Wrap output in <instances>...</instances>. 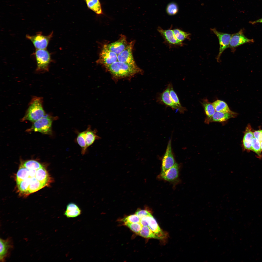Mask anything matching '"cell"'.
I'll list each match as a JSON object with an SVG mask.
<instances>
[{
	"label": "cell",
	"instance_id": "obj_1",
	"mask_svg": "<svg viewBox=\"0 0 262 262\" xmlns=\"http://www.w3.org/2000/svg\"><path fill=\"white\" fill-rule=\"evenodd\" d=\"M105 67L113 77L118 78L129 77L143 72L137 65H132L118 61Z\"/></svg>",
	"mask_w": 262,
	"mask_h": 262
},
{
	"label": "cell",
	"instance_id": "obj_2",
	"mask_svg": "<svg viewBox=\"0 0 262 262\" xmlns=\"http://www.w3.org/2000/svg\"><path fill=\"white\" fill-rule=\"evenodd\" d=\"M43 99L41 97H33L23 118L34 122L46 115L43 106Z\"/></svg>",
	"mask_w": 262,
	"mask_h": 262
},
{
	"label": "cell",
	"instance_id": "obj_3",
	"mask_svg": "<svg viewBox=\"0 0 262 262\" xmlns=\"http://www.w3.org/2000/svg\"><path fill=\"white\" fill-rule=\"evenodd\" d=\"M37 72L42 73L48 71L51 61L50 54L46 49H36L34 53Z\"/></svg>",
	"mask_w": 262,
	"mask_h": 262
},
{
	"label": "cell",
	"instance_id": "obj_4",
	"mask_svg": "<svg viewBox=\"0 0 262 262\" xmlns=\"http://www.w3.org/2000/svg\"><path fill=\"white\" fill-rule=\"evenodd\" d=\"M54 118L49 115H45L33 122L32 130L44 134H48L51 131L52 124Z\"/></svg>",
	"mask_w": 262,
	"mask_h": 262
},
{
	"label": "cell",
	"instance_id": "obj_5",
	"mask_svg": "<svg viewBox=\"0 0 262 262\" xmlns=\"http://www.w3.org/2000/svg\"><path fill=\"white\" fill-rule=\"evenodd\" d=\"M53 34L52 32L49 35L45 36L41 32H39L34 35H27L26 37L31 41L36 49H46Z\"/></svg>",
	"mask_w": 262,
	"mask_h": 262
},
{
	"label": "cell",
	"instance_id": "obj_6",
	"mask_svg": "<svg viewBox=\"0 0 262 262\" xmlns=\"http://www.w3.org/2000/svg\"><path fill=\"white\" fill-rule=\"evenodd\" d=\"M117 56L115 53L110 50L105 45L100 53L97 62L106 67L117 61Z\"/></svg>",
	"mask_w": 262,
	"mask_h": 262
},
{
	"label": "cell",
	"instance_id": "obj_7",
	"mask_svg": "<svg viewBox=\"0 0 262 262\" xmlns=\"http://www.w3.org/2000/svg\"><path fill=\"white\" fill-rule=\"evenodd\" d=\"M211 30L216 36L219 40L220 48L219 52L216 58L218 62H220V58L223 52L229 47L230 40L232 34L219 32L215 28Z\"/></svg>",
	"mask_w": 262,
	"mask_h": 262
},
{
	"label": "cell",
	"instance_id": "obj_8",
	"mask_svg": "<svg viewBox=\"0 0 262 262\" xmlns=\"http://www.w3.org/2000/svg\"><path fill=\"white\" fill-rule=\"evenodd\" d=\"M254 42L253 39L247 38L244 34V31L241 29L237 33L232 34L229 45V48L234 52L237 47L243 44Z\"/></svg>",
	"mask_w": 262,
	"mask_h": 262
},
{
	"label": "cell",
	"instance_id": "obj_9",
	"mask_svg": "<svg viewBox=\"0 0 262 262\" xmlns=\"http://www.w3.org/2000/svg\"><path fill=\"white\" fill-rule=\"evenodd\" d=\"M14 248L13 243L11 237L6 239H0V261L4 262L10 256Z\"/></svg>",
	"mask_w": 262,
	"mask_h": 262
},
{
	"label": "cell",
	"instance_id": "obj_10",
	"mask_svg": "<svg viewBox=\"0 0 262 262\" xmlns=\"http://www.w3.org/2000/svg\"><path fill=\"white\" fill-rule=\"evenodd\" d=\"M175 163L172 151L171 140L170 139L168 142L165 153L162 159L161 173L166 171Z\"/></svg>",
	"mask_w": 262,
	"mask_h": 262
},
{
	"label": "cell",
	"instance_id": "obj_11",
	"mask_svg": "<svg viewBox=\"0 0 262 262\" xmlns=\"http://www.w3.org/2000/svg\"><path fill=\"white\" fill-rule=\"evenodd\" d=\"M134 43L132 41L128 43L125 49L118 55V61L127 63L130 65H136L132 54V49Z\"/></svg>",
	"mask_w": 262,
	"mask_h": 262
},
{
	"label": "cell",
	"instance_id": "obj_12",
	"mask_svg": "<svg viewBox=\"0 0 262 262\" xmlns=\"http://www.w3.org/2000/svg\"><path fill=\"white\" fill-rule=\"evenodd\" d=\"M157 30L164 39L165 41L171 46H182L183 43L179 41L176 38L172 27L167 30L163 29L161 27H158Z\"/></svg>",
	"mask_w": 262,
	"mask_h": 262
},
{
	"label": "cell",
	"instance_id": "obj_13",
	"mask_svg": "<svg viewBox=\"0 0 262 262\" xmlns=\"http://www.w3.org/2000/svg\"><path fill=\"white\" fill-rule=\"evenodd\" d=\"M170 83H169L165 90L160 93L157 97V101L160 104L171 107L173 110H177L178 108L171 98L170 90Z\"/></svg>",
	"mask_w": 262,
	"mask_h": 262
},
{
	"label": "cell",
	"instance_id": "obj_14",
	"mask_svg": "<svg viewBox=\"0 0 262 262\" xmlns=\"http://www.w3.org/2000/svg\"><path fill=\"white\" fill-rule=\"evenodd\" d=\"M128 44L126 37L124 35H121L117 41L106 45L110 50L118 55L125 49Z\"/></svg>",
	"mask_w": 262,
	"mask_h": 262
},
{
	"label": "cell",
	"instance_id": "obj_15",
	"mask_svg": "<svg viewBox=\"0 0 262 262\" xmlns=\"http://www.w3.org/2000/svg\"><path fill=\"white\" fill-rule=\"evenodd\" d=\"M237 115V113H226L215 111L210 118L206 119L205 122L208 123L213 122H224L230 118L235 117Z\"/></svg>",
	"mask_w": 262,
	"mask_h": 262
},
{
	"label": "cell",
	"instance_id": "obj_16",
	"mask_svg": "<svg viewBox=\"0 0 262 262\" xmlns=\"http://www.w3.org/2000/svg\"><path fill=\"white\" fill-rule=\"evenodd\" d=\"M178 175L179 166L176 163L166 171L161 174L162 178L169 181H173L176 179Z\"/></svg>",
	"mask_w": 262,
	"mask_h": 262
},
{
	"label": "cell",
	"instance_id": "obj_17",
	"mask_svg": "<svg viewBox=\"0 0 262 262\" xmlns=\"http://www.w3.org/2000/svg\"><path fill=\"white\" fill-rule=\"evenodd\" d=\"M35 177L38 180L46 186L49 185L52 180L46 170L43 166L36 170Z\"/></svg>",
	"mask_w": 262,
	"mask_h": 262
},
{
	"label": "cell",
	"instance_id": "obj_18",
	"mask_svg": "<svg viewBox=\"0 0 262 262\" xmlns=\"http://www.w3.org/2000/svg\"><path fill=\"white\" fill-rule=\"evenodd\" d=\"M254 137L251 126L248 124L246 128L243 139V145L245 149L251 150V142Z\"/></svg>",
	"mask_w": 262,
	"mask_h": 262
},
{
	"label": "cell",
	"instance_id": "obj_19",
	"mask_svg": "<svg viewBox=\"0 0 262 262\" xmlns=\"http://www.w3.org/2000/svg\"><path fill=\"white\" fill-rule=\"evenodd\" d=\"M82 211L79 206L75 204L71 203L67 205L64 215L68 218H74L80 215Z\"/></svg>",
	"mask_w": 262,
	"mask_h": 262
},
{
	"label": "cell",
	"instance_id": "obj_20",
	"mask_svg": "<svg viewBox=\"0 0 262 262\" xmlns=\"http://www.w3.org/2000/svg\"><path fill=\"white\" fill-rule=\"evenodd\" d=\"M97 130H91V126L89 125L85 131L84 138L87 148L91 145L96 140L101 139V138L96 134Z\"/></svg>",
	"mask_w": 262,
	"mask_h": 262
},
{
	"label": "cell",
	"instance_id": "obj_21",
	"mask_svg": "<svg viewBox=\"0 0 262 262\" xmlns=\"http://www.w3.org/2000/svg\"><path fill=\"white\" fill-rule=\"evenodd\" d=\"M148 227L157 236L159 239L163 238L165 237L164 233L161 229L156 221L152 215L150 216L149 218Z\"/></svg>",
	"mask_w": 262,
	"mask_h": 262
},
{
	"label": "cell",
	"instance_id": "obj_22",
	"mask_svg": "<svg viewBox=\"0 0 262 262\" xmlns=\"http://www.w3.org/2000/svg\"><path fill=\"white\" fill-rule=\"evenodd\" d=\"M212 103L215 111L226 113H237L231 111L227 103L221 100H217Z\"/></svg>",
	"mask_w": 262,
	"mask_h": 262
},
{
	"label": "cell",
	"instance_id": "obj_23",
	"mask_svg": "<svg viewBox=\"0 0 262 262\" xmlns=\"http://www.w3.org/2000/svg\"><path fill=\"white\" fill-rule=\"evenodd\" d=\"M170 94L171 99L178 108V110L181 113H183L186 111V108L181 105L176 93L174 90L172 84L170 83Z\"/></svg>",
	"mask_w": 262,
	"mask_h": 262
},
{
	"label": "cell",
	"instance_id": "obj_24",
	"mask_svg": "<svg viewBox=\"0 0 262 262\" xmlns=\"http://www.w3.org/2000/svg\"><path fill=\"white\" fill-rule=\"evenodd\" d=\"M45 186L44 184L38 180L35 177L30 178L29 190V194L35 192Z\"/></svg>",
	"mask_w": 262,
	"mask_h": 262
},
{
	"label": "cell",
	"instance_id": "obj_25",
	"mask_svg": "<svg viewBox=\"0 0 262 262\" xmlns=\"http://www.w3.org/2000/svg\"><path fill=\"white\" fill-rule=\"evenodd\" d=\"M30 178L23 180L17 182V187L20 193L22 194H29V187L30 183Z\"/></svg>",
	"mask_w": 262,
	"mask_h": 262
},
{
	"label": "cell",
	"instance_id": "obj_26",
	"mask_svg": "<svg viewBox=\"0 0 262 262\" xmlns=\"http://www.w3.org/2000/svg\"><path fill=\"white\" fill-rule=\"evenodd\" d=\"M201 103L207 116V118H210L215 112L212 103L209 101L207 99H203Z\"/></svg>",
	"mask_w": 262,
	"mask_h": 262
},
{
	"label": "cell",
	"instance_id": "obj_27",
	"mask_svg": "<svg viewBox=\"0 0 262 262\" xmlns=\"http://www.w3.org/2000/svg\"><path fill=\"white\" fill-rule=\"evenodd\" d=\"M88 7L96 14L102 13L101 5L99 0H85Z\"/></svg>",
	"mask_w": 262,
	"mask_h": 262
},
{
	"label": "cell",
	"instance_id": "obj_28",
	"mask_svg": "<svg viewBox=\"0 0 262 262\" xmlns=\"http://www.w3.org/2000/svg\"><path fill=\"white\" fill-rule=\"evenodd\" d=\"M29 177V170L21 165L16 175V182L25 180Z\"/></svg>",
	"mask_w": 262,
	"mask_h": 262
},
{
	"label": "cell",
	"instance_id": "obj_29",
	"mask_svg": "<svg viewBox=\"0 0 262 262\" xmlns=\"http://www.w3.org/2000/svg\"><path fill=\"white\" fill-rule=\"evenodd\" d=\"M175 36L177 39L182 43L186 39H189L190 34L178 29L173 30Z\"/></svg>",
	"mask_w": 262,
	"mask_h": 262
},
{
	"label": "cell",
	"instance_id": "obj_30",
	"mask_svg": "<svg viewBox=\"0 0 262 262\" xmlns=\"http://www.w3.org/2000/svg\"><path fill=\"white\" fill-rule=\"evenodd\" d=\"M139 234L146 238L159 239L157 236L147 226H142Z\"/></svg>",
	"mask_w": 262,
	"mask_h": 262
},
{
	"label": "cell",
	"instance_id": "obj_31",
	"mask_svg": "<svg viewBox=\"0 0 262 262\" xmlns=\"http://www.w3.org/2000/svg\"><path fill=\"white\" fill-rule=\"evenodd\" d=\"M29 170H37L43 167L38 162L34 160H29L24 163L22 165Z\"/></svg>",
	"mask_w": 262,
	"mask_h": 262
},
{
	"label": "cell",
	"instance_id": "obj_32",
	"mask_svg": "<svg viewBox=\"0 0 262 262\" xmlns=\"http://www.w3.org/2000/svg\"><path fill=\"white\" fill-rule=\"evenodd\" d=\"M85 131L79 133L77 138V141L78 144L82 148V154L84 155L85 153L87 148L84 138Z\"/></svg>",
	"mask_w": 262,
	"mask_h": 262
},
{
	"label": "cell",
	"instance_id": "obj_33",
	"mask_svg": "<svg viewBox=\"0 0 262 262\" xmlns=\"http://www.w3.org/2000/svg\"><path fill=\"white\" fill-rule=\"evenodd\" d=\"M251 150L254 151L260 158L261 157L262 150L261 147L260 142L256 139L254 138L252 141Z\"/></svg>",
	"mask_w": 262,
	"mask_h": 262
},
{
	"label": "cell",
	"instance_id": "obj_34",
	"mask_svg": "<svg viewBox=\"0 0 262 262\" xmlns=\"http://www.w3.org/2000/svg\"><path fill=\"white\" fill-rule=\"evenodd\" d=\"M179 11V8L177 4L175 2H172L167 5L166 8L167 14L170 16L176 14Z\"/></svg>",
	"mask_w": 262,
	"mask_h": 262
},
{
	"label": "cell",
	"instance_id": "obj_35",
	"mask_svg": "<svg viewBox=\"0 0 262 262\" xmlns=\"http://www.w3.org/2000/svg\"><path fill=\"white\" fill-rule=\"evenodd\" d=\"M124 225L137 234H139L142 226L140 223H124Z\"/></svg>",
	"mask_w": 262,
	"mask_h": 262
},
{
	"label": "cell",
	"instance_id": "obj_36",
	"mask_svg": "<svg viewBox=\"0 0 262 262\" xmlns=\"http://www.w3.org/2000/svg\"><path fill=\"white\" fill-rule=\"evenodd\" d=\"M121 221L124 223H140V219L136 214L131 215L125 217L121 219Z\"/></svg>",
	"mask_w": 262,
	"mask_h": 262
},
{
	"label": "cell",
	"instance_id": "obj_37",
	"mask_svg": "<svg viewBox=\"0 0 262 262\" xmlns=\"http://www.w3.org/2000/svg\"><path fill=\"white\" fill-rule=\"evenodd\" d=\"M135 214L139 217L140 219L144 216L152 215L150 212L147 210L140 209H138L136 211Z\"/></svg>",
	"mask_w": 262,
	"mask_h": 262
},
{
	"label": "cell",
	"instance_id": "obj_38",
	"mask_svg": "<svg viewBox=\"0 0 262 262\" xmlns=\"http://www.w3.org/2000/svg\"><path fill=\"white\" fill-rule=\"evenodd\" d=\"M254 137L259 141H262V130L256 131L254 132Z\"/></svg>",
	"mask_w": 262,
	"mask_h": 262
},
{
	"label": "cell",
	"instance_id": "obj_39",
	"mask_svg": "<svg viewBox=\"0 0 262 262\" xmlns=\"http://www.w3.org/2000/svg\"><path fill=\"white\" fill-rule=\"evenodd\" d=\"M151 216H144L140 219V223L143 226H148L149 218Z\"/></svg>",
	"mask_w": 262,
	"mask_h": 262
},
{
	"label": "cell",
	"instance_id": "obj_40",
	"mask_svg": "<svg viewBox=\"0 0 262 262\" xmlns=\"http://www.w3.org/2000/svg\"><path fill=\"white\" fill-rule=\"evenodd\" d=\"M36 170H29V177H35Z\"/></svg>",
	"mask_w": 262,
	"mask_h": 262
},
{
	"label": "cell",
	"instance_id": "obj_41",
	"mask_svg": "<svg viewBox=\"0 0 262 262\" xmlns=\"http://www.w3.org/2000/svg\"><path fill=\"white\" fill-rule=\"evenodd\" d=\"M249 23L252 25H254L257 23H262V18L257 20L254 21H250Z\"/></svg>",
	"mask_w": 262,
	"mask_h": 262
},
{
	"label": "cell",
	"instance_id": "obj_42",
	"mask_svg": "<svg viewBox=\"0 0 262 262\" xmlns=\"http://www.w3.org/2000/svg\"><path fill=\"white\" fill-rule=\"evenodd\" d=\"M261 149L262 151V141L261 142Z\"/></svg>",
	"mask_w": 262,
	"mask_h": 262
}]
</instances>
